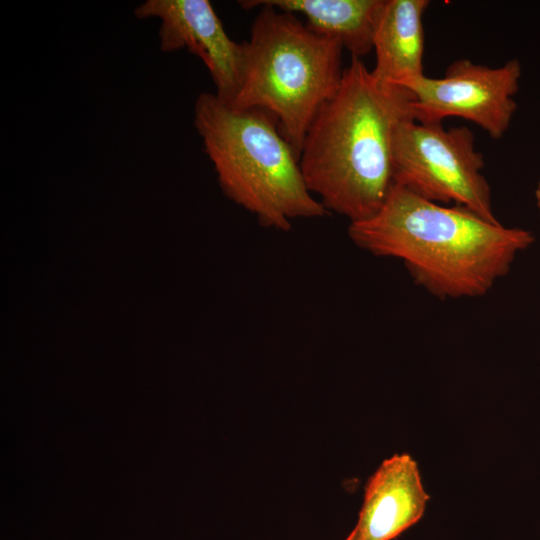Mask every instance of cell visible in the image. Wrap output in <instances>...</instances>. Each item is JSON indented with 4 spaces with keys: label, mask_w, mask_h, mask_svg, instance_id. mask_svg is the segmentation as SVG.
I'll return each instance as SVG.
<instances>
[{
    "label": "cell",
    "mask_w": 540,
    "mask_h": 540,
    "mask_svg": "<svg viewBox=\"0 0 540 540\" xmlns=\"http://www.w3.org/2000/svg\"><path fill=\"white\" fill-rule=\"evenodd\" d=\"M140 20L160 21L159 46L171 53L187 49L207 67L215 95L231 105L240 89L245 44L232 40L208 0H146L133 11Z\"/></svg>",
    "instance_id": "52a82bcc"
},
{
    "label": "cell",
    "mask_w": 540,
    "mask_h": 540,
    "mask_svg": "<svg viewBox=\"0 0 540 540\" xmlns=\"http://www.w3.org/2000/svg\"><path fill=\"white\" fill-rule=\"evenodd\" d=\"M410 90L379 81L360 58L311 123L299 165L309 191L350 223L372 217L394 185V139L413 118Z\"/></svg>",
    "instance_id": "7a4b0ae2"
},
{
    "label": "cell",
    "mask_w": 540,
    "mask_h": 540,
    "mask_svg": "<svg viewBox=\"0 0 540 540\" xmlns=\"http://www.w3.org/2000/svg\"><path fill=\"white\" fill-rule=\"evenodd\" d=\"M348 235L375 256L401 260L416 285L441 299L485 295L534 242L526 229L426 200L395 184L376 214L349 224Z\"/></svg>",
    "instance_id": "6da1fadb"
},
{
    "label": "cell",
    "mask_w": 540,
    "mask_h": 540,
    "mask_svg": "<svg viewBox=\"0 0 540 540\" xmlns=\"http://www.w3.org/2000/svg\"><path fill=\"white\" fill-rule=\"evenodd\" d=\"M345 540H354L352 533H350Z\"/></svg>",
    "instance_id": "7c38bea8"
},
{
    "label": "cell",
    "mask_w": 540,
    "mask_h": 540,
    "mask_svg": "<svg viewBox=\"0 0 540 540\" xmlns=\"http://www.w3.org/2000/svg\"><path fill=\"white\" fill-rule=\"evenodd\" d=\"M292 14H302L313 32L340 41L352 57L373 48V34L383 0H260Z\"/></svg>",
    "instance_id": "30bf717a"
},
{
    "label": "cell",
    "mask_w": 540,
    "mask_h": 540,
    "mask_svg": "<svg viewBox=\"0 0 540 540\" xmlns=\"http://www.w3.org/2000/svg\"><path fill=\"white\" fill-rule=\"evenodd\" d=\"M194 126L224 194L261 226L287 231L294 219L329 213L307 188L299 157L270 113L236 109L202 92Z\"/></svg>",
    "instance_id": "3957f363"
},
{
    "label": "cell",
    "mask_w": 540,
    "mask_h": 540,
    "mask_svg": "<svg viewBox=\"0 0 540 540\" xmlns=\"http://www.w3.org/2000/svg\"><path fill=\"white\" fill-rule=\"evenodd\" d=\"M535 199H536V205H537V208L539 210V213H540V180L536 186V189H535Z\"/></svg>",
    "instance_id": "8fae6325"
},
{
    "label": "cell",
    "mask_w": 540,
    "mask_h": 540,
    "mask_svg": "<svg viewBox=\"0 0 540 540\" xmlns=\"http://www.w3.org/2000/svg\"><path fill=\"white\" fill-rule=\"evenodd\" d=\"M483 155L466 126L407 119L394 139V184L435 203L463 206L482 218L499 222L491 189L482 173Z\"/></svg>",
    "instance_id": "5b68a950"
},
{
    "label": "cell",
    "mask_w": 540,
    "mask_h": 540,
    "mask_svg": "<svg viewBox=\"0 0 540 540\" xmlns=\"http://www.w3.org/2000/svg\"><path fill=\"white\" fill-rule=\"evenodd\" d=\"M429 494L409 454L385 459L369 478L354 540H392L424 515Z\"/></svg>",
    "instance_id": "ba28073f"
},
{
    "label": "cell",
    "mask_w": 540,
    "mask_h": 540,
    "mask_svg": "<svg viewBox=\"0 0 540 540\" xmlns=\"http://www.w3.org/2000/svg\"><path fill=\"white\" fill-rule=\"evenodd\" d=\"M428 0H383L378 13L372 74L379 81L406 88L424 76L423 16Z\"/></svg>",
    "instance_id": "9c48e42d"
},
{
    "label": "cell",
    "mask_w": 540,
    "mask_h": 540,
    "mask_svg": "<svg viewBox=\"0 0 540 540\" xmlns=\"http://www.w3.org/2000/svg\"><path fill=\"white\" fill-rule=\"evenodd\" d=\"M521 75L522 67L517 59L499 67L468 59L455 60L442 77L424 75L406 87L413 95V119L442 123L445 118L459 117L498 140L508 130L517 109L514 97Z\"/></svg>",
    "instance_id": "8992f818"
},
{
    "label": "cell",
    "mask_w": 540,
    "mask_h": 540,
    "mask_svg": "<svg viewBox=\"0 0 540 540\" xmlns=\"http://www.w3.org/2000/svg\"><path fill=\"white\" fill-rule=\"evenodd\" d=\"M238 4L260 10L244 42L242 82L230 106L270 113L299 157L315 116L340 86L344 48L339 40L310 30L295 14L260 0Z\"/></svg>",
    "instance_id": "277c9868"
}]
</instances>
